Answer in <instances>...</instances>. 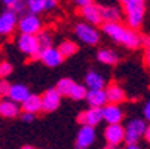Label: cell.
Here are the masks:
<instances>
[{"label": "cell", "instance_id": "obj_22", "mask_svg": "<svg viewBox=\"0 0 150 149\" xmlns=\"http://www.w3.org/2000/svg\"><path fill=\"white\" fill-rule=\"evenodd\" d=\"M97 58L100 63H103V64H107V66H113L116 64V63L119 61V55L113 51V49H100L98 54H97Z\"/></svg>", "mask_w": 150, "mask_h": 149}, {"label": "cell", "instance_id": "obj_12", "mask_svg": "<svg viewBox=\"0 0 150 149\" xmlns=\"http://www.w3.org/2000/svg\"><path fill=\"white\" fill-rule=\"evenodd\" d=\"M61 94L57 88H51L46 90L42 96V104H43V111L45 112H54L59 108V103H61Z\"/></svg>", "mask_w": 150, "mask_h": 149}, {"label": "cell", "instance_id": "obj_27", "mask_svg": "<svg viewBox=\"0 0 150 149\" xmlns=\"http://www.w3.org/2000/svg\"><path fill=\"white\" fill-rule=\"evenodd\" d=\"M37 40H39V43H40V48L43 49V48H49V46H52L54 37H52L51 31H48V30H42V31L37 34Z\"/></svg>", "mask_w": 150, "mask_h": 149}, {"label": "cell", "instance_id": "obj_6", "mask_svg": "<svg viewBox=\"0 0 150 149\" xmlns=\"http://www.w3.org/2000/svg\"><path fill=\"white\" fill-rule=\"evenodd\" d=\"M18 30L21 34H34L37 36L42 31V21L36 14H24L18 21Z\"/></svg>", "mask_w": 150, "mask_h": 149}, {"label": "cell", "instance_id": "obj_33", "mask_svg": "<svg viewBox=\"0 0 150 149\" xmlns=\"http://www.w3.org/2000/svg\"><path fill=\"white\" fill-rule=\"evenodd\" d=\"M73 2H74V5H77L79 8H85V6H88V5L94 3L92 0H73Z\"/></svg>", "mask_w": 150, "mask_h": 149}, {"label": "cell", "instance_id": "obj_21", "mask_svg": "<svg viewBox=\"0 0 150 149\" xmlns=\"http://www.w3.org/2000/svg\"><path fill=\"white\" fill-rule=\"evenodd\" d=\"M101 14H103V21L104 23H119L122 16V12L117 6L115 5H105L101 6Z\"/></svg>", "mask_w": 150, "mask_h": 149}, {"label": "cell", "instance_id": "obj_11", "mask_svg": "<svg viewBox=\"0 0 150 149\" xmlns=\"http://www.w3.org/2000/svg\"><path fill=\"white\" fill-rule=\"evenodd\" d=\"M40 61L43 63L45 66H48V67H57V66H59L61 63L64 61V57H62V54L59 52L58 48L49 46V48H43V49H42Z\"/></svg>", "mask_w": 150, "mask_h": 149}, {"label": "cell", "instance_id": "obj_26", "mask_svg": "<svg viewBox=\"0 0 150 149\" xmlns=\"http://www.w3.org/2000/svg\"><path fill=\"white\" fill-rule=\"evenodd\" d=\"M27 2V11L30 14L39 15L45 11V0H25Z\"/></svg>", "mask_w": 150, "mask_h": 149}, {"label": "cell", "instance_id": "obj_10", "mask_svg": "<svg viewBox=\"0 0 150 149\" xmlns=\"http://www.w3.org/2000/svg\"><path fill=\"white\" fill-rule=\"evenodd\" d=\"M80 15L85 19V23L92 24V26H100L103 21V14H101V6L91 3L85 8H80Z\"/></svg>", "mask_w": 150, "mask_h": 149}, {"label": "cell", "instance_id": "obj_28", "mask_svg": "<svg viewBox=\"0 0 150 149\" xmlns=\"http://www.w3.org/2000/svg\"><path fill=\"white\" fill-rule=\"evenodd\" d=\"M12 73V64L8 61H0V79H5Z\"/></svg>", "mask_w": 150, "mask_h": 149}, {"label": "cell", "instance_id": "obj_30", "mask_svg": "<svg viewBox=\"0 0 150 149\" xmlns=\"http://www.w3.org/2000/svg\"><path fill=\"white\" fill-rule=\"evenodd\" d=\"M58 6V0H45V11H54Z\"/></svg>", "mask_w": 150, "mask_h": 149}, {"label": "cell", "instance_id": "obj_36", "mask_svg": "<svg viewBox=\"0 0 150 149\" xmlns=\"http://www.w3.org/2000/svg\"><path fill=\"white\" fill-rule=\"evenodd\" d=\"M125 149H141L137 143H131V145H126V148Z\"/></svg>", "mask_w": 150, "mask_h": 149}, {"label": "cell", "instance_id": "obj_7", "mask_svg": "<svg viewBox=\"0 0 150 149\" xmlns=\"http://www.w3.org/2000/svg\"><path fill=\"white\" fill-rule=\"evenodd\" d=\"M104 139L109 146H117L125 142V127L122 124H109L104 130Z\"/></svg>", "mask_w": 150, "mask_h": 149}, {"label": "cell", "instance_id": "obj_31", "mask_svg": "<svg viewBox=\"0 0 150 149\" xmlns=\"http://www.w3.org/2000/svg\"><path fill=\"white\" fill-rule=\"evenodd\" d=\"M2 2H3V5H5L8 9H11V11H12V9H13V8L21 2V0H2Z\"/></svg>", "mask_w": 150, "mask_h": 149}, {"label": "cell", "instance_id": "obj_40", "mask_svg": "<svg viewBox=\"0 0 150 149\" xmlns=\"http://www.w3.org/2000/svg\"><path fill=\"white\" fill-rule=\"evenodd\" d=\"M120 2H122V3H125V2H128V0H120Z\"/></svg>", "mask_w": 150, "mask_h": 149}, {"label": "cell", "instance_id": "obj_20", "mask_svg": "<svg viewBox=\"0 0 150 149\" xmlns=\"http://www.w3.org/2000/svg\"><path fill=\"white\" fill-rule=\"evenodd\" d=\"M19 103L16 101H12L11 98L9 100H3L0 101V115L5 116V118H16L21 112L19 109Z\"/></svg>", "mask_w": 150, "mask_h": 149}, {"label": "cell", "instance_id": "obj_34", "mask_svg": "<svg viewBox=\"0 0 150 149\" xmlns=\"http://www.w3.org/2000/svg\"><path fill=\"white\" fill-rule=\"evenodd\" d=\"M21 118H23V121H24V122H31V121H34V113L24 112L23 115H21Z\"/></svg>", "mask_w": 150, "mask_h": 149}, {"label": "cell", "instance_id": "obj_2", "mask_svg": "<svg viewBox=\"0 0 150 149\" xmlns=\"http://www.w3.org/2000/svg\"><path fill=\"white\" fill-rule=\"evenodd\" d=\"M123 11L126 16V24L129 29L137 30L144 19L146 0H128L123 3Z\"/></svg>", "mask_w": 150, "mask_h": 149}, {"label": "cell", "instance_id": "obj_15", "mask_svg": "<svg viewBox=\"0 0 150 149\" xmlns=\"http://www.w3.org/2000/svg\"><path fill=\"white\" fill-rule=\"evenodd\" d=\"M85 100L88 101L91 108H104L109 103L105 90H88V94H86Z\"/></svg>", "mask_w": 150, "mask_h": 149}, {"label": "cell", "instance_id": "obj_3", "mask_svg": "<svg viewBox=\"0 0 150 149\" xmlns=\"http://www.w3.org/2000/svg\"><path fill=\"white\" fill-rule=\"evenodd\" d=\"M16 45L19 48V51L31 57V60H40V43L37 40V36L34 34H19L18 40H16Z\"/></svg>", "mask_w": 150, "mask_h": 149}, {"label": "cell", "instance_id": "obj_1", "mask_svg": "<svg viewBox=\"0 0 150 149\" xmlns=\"http://www.w3.org/2000/svg\"><path fill=\"white\" fill-rule=\"evenodd\" d=\"M103 31L113 39L116 43H122L128 49H137L143 43V37L132 29L126 27L120 23H104Z\"/></svg>", "mask_w": 150, "mask_h": 149}, {"label": "cell", "instance_id": "obj_16", "mask_svg": "<svg viewBox=\"0 0 150 149\" xmlns=\"http://www.w3.org/2000/svg\"><path fill=\"white\" fill-rule=\"evenodd\" d=\"M105 93H107L109 103H113V104H119V103L125 101V98H126L125 90L122 88V85H119L116 82H112L110 85H107V87H105Z\"/></svg>", "mask_w": 150, "mask_h": 149}, {"label": "cell", "instance_id": "obj_9", "mask_svg": "<svg viewBox=\"0 0 150 149\" xmlns=\"http://www.w3.org/2000/svg\"><path fill=\"white\" fill-rule=\"evenodd\" d=\"M77 121L82 125H91V127L98 125L101 121H104V118H103V108H91V106H89V109L80 112V115L77 116Z\"/></svg>", "mask_w": 150, "mask_h": 149}, {"label": "cell", "instance_id": "obj_8", "mask_svg": "<svg viewBox=\"0 0 150 149\" xmlns=\"http://www.w3.org/2000/svg\"><path fill=\"white\" fill-rule=\"evenodd\" d=\"M97 139L95 127L91 125H82V128L77 133L76 137V149H88Z\"/></svg>", "mask_w": 150, "mask_h": 149}, {"label": "cell", "instance_id": "obj_25", "mask_svg": "<svg viewBox=\"0 0 150 149\" xmlns=\"http://www.w3.org/2000/svg\"><path fill=\"white\" fill-rule=\"evenodd\" d=\"M88 87L86 85H82V83H74V87H73V90H71V93H70V98H73V100H76V101H79V100H83V98H86V94H88V90H86Z\"/></svg>", "mask_w": 150, "mask_h": 149}, {"label": "cell", "instance_id": "obj_38", "mask_svg": "<svg viewBox=\"0 0 150 149\" xmlns=\"http://www.w3.org/2000/svg\"><path fill=\"white\" fill-rule=\"evenodd\" d=\"M146 45H147V49H150V37L146 40Z\"/></svg>", "mask_w": 150, "mask_h": 149}, {"label": "cell", "instance_id": "obj_13", "mask_svg": "<svg viewBox=\"0 0 150 149\" xmlns=\"http://www.w3.org/2000/svg\"><path fill=\"white\" fill-rule=\"evenodd\" d=\"M18 21L19 18L13 11H5L0 15V34H11L15 30V27H18Z\"/></svg>", "mask_w": 150, "mask_h": 149}, {"label": "cell", "instance_id": "obj_19", "mask_svg": "<svg viewBox=\"0 0 150 149\" xmlns=\"http://www.w3.org/2000/svg\"><path fill=\"white\" fill-rule=\"evenodd\" d=\"M21 108L24 112H30V113H37L40 111H43V104H42V97L36 96V94H30L27 97V100L24 103H21Z\"/></svg>", "mask_w": 150, "mask_h": 149}, {"label": "cell", "instance_id": "obj_5", "mask_svg": "<svg viewBox=\"0 0 150 149\" xmlns=\"http://www.w3.org/2000/svg\"><path fill=\"white\" fill-rule=\"evenodd\" d=\"M74 33L79 37L80 42L86 45H97L100 42V31L95 26L88 24V23H77L74 26Z\"/></svg>", "mask_w": 150, "mask_h": 149}, {"label": "cell", "instance_id": "obj_35", "mask_svg": "<svg viewBox=\"0 0 150 149\" xmlns=\"http://www.w3.org/2000/svg\"><path fill=\"white\" fill-rule=\"evenodd\" d=\"M144 64L150 69V49H147L146 54H144Z\"/></svg>", "mask_w": 150, "mask_h": 149}, {"label": "cell", "instance_id": "obj_29", "mask_svg": "<svg viewBox=\"0 0 150 149\" xmlns=\"http://www.w3.org/2000/svg\"><path fill=\"white\" fill-rule=\"evenodd\" d=\"M11 87H12V85H11V83H9L6 79H0V96H2V97L9 96Z\"/></svg>", "mask_w": 150, "mask_h": 149}, {"label": "cell", "instance_id": "obj_14", "mask_svg": "<svg viewBox=\"0 0 150 149\" xmlns=\"http://www.w3.org/2000/svg\"><path fill=\"white\" fill-rule=\"evenodd\" d=\"M103 118L107 124H122L123 112L119 108V104L107 103L103 108Z\"/></svg>", "mask_w": 150, "mask_h": 149}, {"label": "cell", "instance_id": "obj_32", "mask_svg": "<svg viewBox=\"0 0 150 149\" xmlns=\"http://www.w3.org/2000/svg\"><path fill=\"white\" fill-rule=\"evenodd\" d=\"M143 113H144L146 121H149V122H150V100H149V101H146L144 108H143Z\"/></svg>", "mask_w": 150, "mask_h": 149}, {"label": "cell", "instance_id": "obj_41", "mask_svg": "<svg viewBox=\"0 0 150 149\" xmlns=\"http://www.w3.org/2000/svg\"><path fill=\"white\" fill-rule=\"evenodd\" d=\"M0 97H2V96H0Z\"/></svg>", "mask_w": 150, "mask_h": 149}, {"label": "cell", "instance_id": "obj_37", "mask_svg": "<svg viewBox=\"0 0 150 149\" xmlns=\"http://www.w3.org/2000/svg\"><path fill=\"white\" fill-rule=\"evenodd\" d=\"M144 139H146V142H147V143H150V125L147 127V131H146V136H144Z\"/></svg>", "mask_w": 150, "mask_h": 149}, {"label": "cell", "instance_id": "obj_18", "mask_svg": "<svg viewBox=\"0 0 150 149\" xmlns=\"http://www.w3.org/2000/svg\"><path fill=\"white\" fill-rule=\"evenodd\" d=\"M30 96V90L23 83H13L11 87V91H9V98L12 101H16V103H24L27 100V97Z\"/></svg>", "mask_w": 150, "mask_h": 149}, {"label": "cell", "instance_id": "obj_17", "mask_svg": "<svg viewBox=\"0 0 150 149\" xmlns=\"http://www.w3.org/2000/svg\"><path fill=\"white\" fill-rule=\"evenodd\" d=\"M85 83H86L88 90H105V79L103 78L101 73L95 70H91L86 73Z\"/></svg>", "mask_w": 150, "mask_h": 149}, {"label": "cell", "instance_id": "obj_23", "mask_svg": "<svg viewBox=\"0 0 150 149\" xmlns=\"http://www.w3.org/2000/svg\"><path fill=\"white\" fill-rule=\"evenodd\" d=\"M58 49H59V52L62 54L64 58H69V57H73L77 52L79 46L73 40H62L59 43V46H58Z\"/></svg>", "mask_w": 150, "mask_h": 149}, {"label": "cell", "instance_id": "obj_4", "mask_svg": "<svg viewBox=\"0 0 150 149\" xmlns=\"http://www.w3.org/2000/svg\"><path fill=\"white\" fill-rule=\"evenodd\" d=\"M147 127L149 125H146V121L141 119V118H134L131 121H128V124L125 125V142H126V145L138 143V140L146 136Z\"/></svg>", "mask_w": 150, "mask_h": 149}, {"label": "cell", "instance_id": "obj_39", "mask_svg": "<svg viewBox=\"0 0 150 149\" xmlns=\"http://www.w3.org/2000/svg\"><path fill=\"white\" fill-rule=\"evenodd\" d=\"M21 149H36V148H33V146H23Z\"/></svg>", "mask_w": 150, "mask_h": 149}, {"label": "cell", "instance_id": "obj_24", "mask_svg": "<svg viewBox=\"0 0 150 149\" xmlns=\"http://www.w3.org/2000/svg\"><path fill=\"white\" fill-rule=\"evenodd\" d=\"M74 81L73 79H70V78H62V79H59L58 81V83H57V90L59 91V94L61 96H70V93H71V90H73V87H74Z\"/></svg>", "mask_w": 150, "mask_h": 149}]
</instances>
